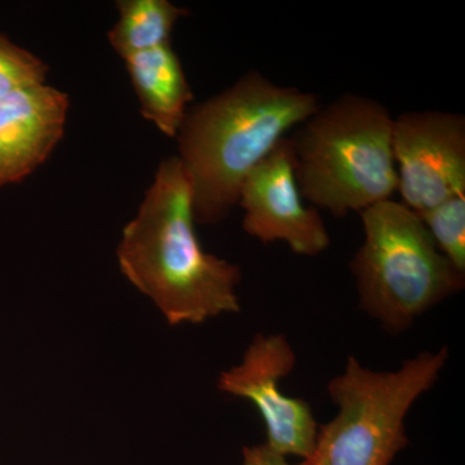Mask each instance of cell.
<instances>
[{"mask_svg": "<svg viewBox=\"0 0 465 465\" xmlns=\"http://www.w3.org/2000/svg\"><path fill=\"white\" fill-rule=\"evenodd\" d=\"M320 106L317 94L249 70L189 108L177 133L176 157L191 183L195 223L219 224L231 215L251 171Z\"/></svg>", "mask_w": 465, "mask_h": 465, "instance_id": "1", "label": "cell"}, {"mask_svg": "<svg viewBox=\"0 0 465 465\" xmlns=\"http://www.w3.org/2000/svg\"><path fill=\"white\" fill-rule=\"evenodd\" d=\"M122 273L171 326L241 311L240 266L208 253L195 232L191 183L176 155L159 163L118 250Z\"/></svg>", "mask_w": 465, "mask_h": 465, "instance_id": "2", "label": "cell"}, {"mask_svg": "<svg viewBox=\"0 0 465 465\" xmlns=\"http://www.w3.org/2000/svg\"><path fill=\"white\" fill-rule=\"evenodd\" d=\"M393 121L387 106L356 94L320 106L290 137L302 198L335 217L391 200Z\"/></svg>", "mask_w": 465, "mask_h": 465, "instance_id": "3", "label": "cell"}, {"mask_svg": "<svg viewBox=\"0 0 465 465\" xmlns=\"http://www.w3.org/2000/svg\"><path fill=\"white\" fill-rule=\"evenodd\" d=\"M360 213L365 240L351 271L361 308L387 331H405L464 289L465 274L440 253L423 220L402 202H379Z\"/></svg>", "mask_w": 465, "mask_h": 465, "instance_id": "4", "label": "cell"}, {"mask_svg": "<svg viewBox=\"0 0 465 465\" xmlns=\"http://www.w3.org/2000/svg\"><path fill=\"white\" fill-rule=\"evenodd\" d=\"M448 358V348L421 351L397 371L376 372L349 357L329 384L338 415L318 428L313 451L300 465H391L409 445L406 415L432 390Z\"/></svg>", "mask_w": 465, "mask_h": 465, "instance_id": "5", "label": "cell"}, {"mask_svg": "<svg viewBox=\"0 0 465 465\" xmlns=\"http://www.w3.org/2000/svg\"><path fill=\"white\" fill-rule=\"evenodd\" d=\"M397 191L420 215L465 194V116L440 110L402 113L393 121Z\"/></svg>", "mask_w": 465, "mask_h": 465, "instance_id": "6", "label": "cell"}, {"mask_svg": "<svg viewBox=\"0 0 465 465\" xmlns=\"http://www.w3.org/2000/svg\"><path fill=\"white\" fill-rule=\"evenodd\" d=\"M295 363L296 354L286 336L256 335L240 365L222 372L217 387L256 407L269 448L283 457L304 460L316 443V418L307 401L286 396L280 385Z\"/></svg>", "mask_w": 465, "mask_h": 465, "instance_id": "7", "label": "cell"}, {"mask_svg": "<svg viewBox=\"0 0 465 465\" xmlns=\"http://www.w3.org/2000/svg\"><path fill=\"white\" fill-rule=\"evenodd\" d=\"M304 201L296 180L292 145L286 136L242 185V228L262 243L281 241L296 255H321L331 240L320 213L305 206Z\"/></svg>", "mask_w": 465, "mask_h": 465, "instance_id": "8", "label": "cell"}, {"mask_svg": "<svg viewBox=\"0 0 465 465\" xmlns=\"http://www.w3.org/2000/svg\"><path fill=\"white\" fill-rule=\"evenodd\" d=\"M69 104L45 84L0 99V186L23 182L50 158L65 133Z\"/></svg>", "mask_w": 465, "mask_h": 465, "instance_id": "9", "label": "cell"}, {"mask_svg": "<svg viewBox=\"0 0 465 465\" xmlns=\"http://www.w3.org/2000/svg\"><path fill=\"white\" fill-rule=\"evenodd\" d=\"M124 63L143 118L176 139L194 94L171 43L133 54Z\"/></svg>", "mask_w": 465, "mask_h": 465, "instance_id": "10", "label": "cell"}, {"mask_svg": "<svg viewBox=\"0 0 465 465\" xmlns=\"http://www.w3.org/2000/svg\"><path fill=\"white\" fill-rule=\"evenodd\" d=\"M119 18L109 30L113 50L122 58L171 43L177 21L188 11L168 0H119Z\"/></svg>", "mask_w": 465, "mask_h": 465, "instance_id": "11", "label": "cell"}, {"mask_svg": "<svg viewBox=\"0 0 465 465\" xmlns=\"http://www.w3.org/2000/svg\"><path fill=\"white\" fill-rule=\"evenodd\" d=\"M419 216L437 249L465 274V194L455 195Z\"/></svg>", "mask_w": 465, "mask_h": 465, "instance_id": "12", "label": "cell"}, {"mask_svg": "<svg viewBox=\"0 0 465 465\" xmlns=\"http://www.w3.org/2000/svg\"><path fill=\"white\" fill-rule=\"evenodd\" d=\"M47 74L45 61L0 34V99L23 88L45 84Z\"/></svg>", "mask_w": 465, "mask_h": 465, "instance_id": "13", "label": "cell"}, {"mask_svg": "<svg viewBox=\"0 0 465 465\" xmlns=\"http://www.w3.org/2000/svg\"><path fill=\"white\" fill-rule=\"evenodd\" d=\"M242 454H243V465H295L291 464L286 457L275 452L266 443L244 448Z\"/></svg>", "mask_w": 465, "mask_h": 465, "instance_id": "14", "label": "cell"}]
</instances>
